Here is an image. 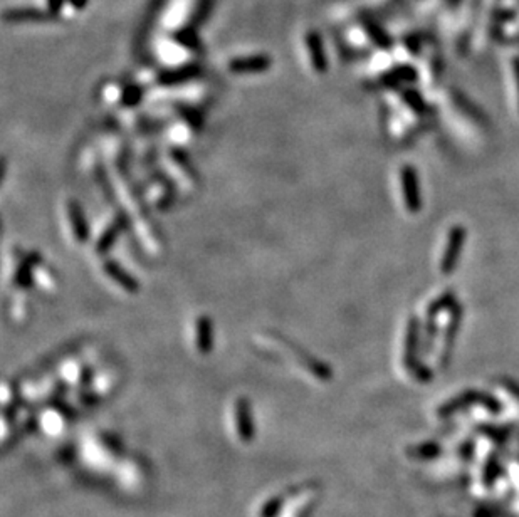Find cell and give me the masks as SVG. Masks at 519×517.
I'll list each match as a JSON object with an SVG mask.
<instances>
[{
    "mask_svg": "<svg viewBox=\"0 0 519 517\" xmlns=\"http://www.w3.org/2000/svg\"><path fill=\"white\" fill-rule=\"evenodd\" d=\"M419 336H420V323L419 319L412 317L407 326L405 335V349H403V361H405V368L410 372L412 376H415L420 381H428L432 378V372L425 368L424 363L419 361Z\"/></svg>",
    "mask_w": 519,
    "mask_h": 517,
    "instance_id": "6da1fadb",
    "label": "cell"
},
{
    "mask_svg": "<svg viewBox=\"0 0 519 517\" xmlns=\"http://www.w3.org/2000/svg\"><path fill=\"white\" fill-rule=\"evenodd\" d=\"M318 488L311 484L297 486L286 495V504L279 517H309L316 504Z\"/></svg>",
    "mask_w": 519,
    "mask_h": 517,
    "instance_id": "7a4b0ae2",
    "label": "cell"
},
{
    "mask_svg": "<svg viewBox=\"0 0 519 517\" xmlns=\"http://www.w3.org/2000/svg\"><path fill=\"white\" fill-rule=\"evenodd\" d=\"M400 186H402V197L405 202V209L410 214H417L422 209V195H420L419 175L410 165H403L400 168Z\"/></svg>",
    "mask_w": 519,
    "mask_h": 517,
    "instance_id": "3957f363",
    "label": "cell"
},
{
    "mask_svg": "<svg viewBox=\"0 0 519 517\" xmlns=\"http://www.w3.org/2000/svg\"><path fill=\"white\" fill-rule=\"evenodd\" d=\"M202 74V66L199 63H185L175 67H166L157 74V84L163 88L182 86Z\"/></svg>",
    "mask_w": 519,
    "mask_h": 517,
    "instance_id": "277c9868",
    "label": "cell"
},
{
    "mask_svg": "<svg viewBox=\"0 0 519 517\" xmlns=\"http://www.w3.org/2000/svg\"><path fill=\"white\" fill-rule=\"evenodd\" d=\"M465 235H467V232H465L463 225H454L451 232H449L447 246H445L442 259H440V272L444 276H451L457 262H459V257L464 249Z\"/></svg>",
    "mask_w": 519,
    "mask_h": 517,
    "instance_id": "5b68a950",
    "label": "cell"
},
{
    "mask_svg": "<svg viewBox=\"0 0 519 517\" xmlns=\"http://www.w3.org/2000/svg\"><path fill=\"white\" fill-rule=\"evenodd\" d=\"M234 427L237 438L242 443H249L254 440L256 430L254 422H252V410L251 401L247 398H237L234 405Z\"/></svg>",
    "mask_w": 519,
    "mask_h": 517,
    "instance_id": "8992f818",
    "label": "cell"
},
{
    "mask_svg": "<svg viewBox=\"0 0 519 517\" xmlns=\"http://www.w3.org/2000/svg\"><path fill=\"white\" fill-rule=\"evenodd\" d=\"M272 66V59L265 54L244 56V58H234L228 61L227 67L232 74H261Z\"/></svg>",
    "mask_w": 519,
    "mask_h": 517,
    "instance_id": "52a82bcc",
    "label": "cell"
},
{
    "mask_svg": "<svg viewBox=\"0 0 519 517\" xmlns=\"http://www.w3.org/2000/svg\"><path fill=\"white\" fill-rule=\"evenodd\" d=\"M304 44L306 51L309 54V61H311V66L316 72H326L328 69V56H326L325 44H323V38L320 32L316 31H308L304 35Z\"/></svg>",
    "mask_w": 519,
    "mask_h": 517,
    "instance_id": "ba28073f",
    "label": "cell"
},
{
    "mask_svg": "<svg viewBox=\"0 0 519 517\" xmlns=\"http://www.w3.org/2000/svg\"><path fill=\"white\" fill-rule=\"evenodd\" d=\"M103 271L114 284H118V286L128 292V294H134V292L140 291V283H138V279L133 278L125 267H121L120 264L114 262V260H106L103 264Z\"/></svg>",
    "mask_w": 519,
    "mask_h": 517,
    "instance_id": "9c48e42d",
    "label": "cell"
},
{
    "mask_svg": "<svg viewBox=\"0 0 519 517\" xmlns=\"http://www.w3.org/2000/svg\"><path fill=\"white\" fill-rule=\"evenodd\" d=\"M7 22L24 24V22H47V20L56 19L54 14L49 10L36 9V7H15V9L7 10L3 14Z\"/></svg>",
    "mask_w": 519,
    "mask_h": 517,
    "instance_id": "30bf717a",
    "label": "cell"
},
{
    "mask_svg": "<svg viewBox=\"0 0 519 517\" xmlns=\"http://www.w3.org/2000/svg\"><path fill=\"white\" fill-rule=\"evenodd\" d=\"M460 319H463V308H460V304H457V306H454L452 309L451 319H449L447 328H445V331H444V344H442V355H440V365L447 363L449 356H451L454 341H456L457 333H459Z\"/></svg>",
    "mask_w": 519,
    "mask_h": 517,
    "instance_id": "8fae6325",
    "label": "cell"
},
{
    "mask_svg": "<svg viewBox=\"0 0 519 517\" xmlns=\"http://www.w3.org/2000/svg\"><path fill=\"white\" fill-rule=\"evenodd\" d=\"M195 346L199 353L208 355L214 348V326L208 316H199L195 323Z\"/></svg>",
    "mask_w": 519,
    "mask_h": 517,
    "instance_id": "7c38bea8",
    "label": "cell"
},
{
    "mask_svg": "<svg viewBox=\"0 0 519 517\" xmlns=\"http://www.w3.org/2000/svg\"><path fill=\"white\" fill-rule=\"evenodd\" d=\"M68 215H69V223H71L72 235L77 242L84 244L89 237V225L86 221V215L81 205L75 200H69L68 203Z\"/></svg>",
    "mask_w": 519,
    "mask_h": 517,
    "instance_id": "4fadbf2b",
    "label": "cell"
},
{
    "mask_svg": "<svg viewBox=\"0 0 519 517\" xmlns=\"http://www.w3.org/2000/svg\"><path fill=\"white\" fill-rule=\"evenodd\" d=\"M171 38H173V40L178 44V46L187 49V51H190V52L202 51V39H200L199 32L195 31V26H192V24L190 26L178 27V29L173 32Z\"/></svg>",
    "mask_w": 519,
    "mask_h": 517,
    "instance_id": "5bb4252c",
    "label": "cell"
},
{
    "mask_svg": "<svg viewBox=\"0 0 519 517\" xmlns=\"http://www.w3.org/2000/svg\"><path fill=\"white\" fill-rule=\"evenodd\" d=\"M286 504V494H276L269 498L259 507V517H279Z\"/></svg>",
    "mask_w": 519,
    "mask_h": 517,
    "instance_id": "9a60e30c",
    "label": "cell"
},
{
    "mask_svg": "<svg viewBox=\"0 0 519 517\" xmlns=\"http://www.w3.org/2000/svg\"><path fill=\"white\" fill-rule=\"evenodd\" d=\"M215 0H197V6H195L194 12H192L190 24L192 26H202L206 24V20L210 17L212 10H214Z\"/></svg>",
    "mask_w": 519,
    "mask_h": 517,
    "instance_id": "2e32d148",
    "label": "cell"
},
{
    "mask_svg": "<svg viewBox=\"0 0 519 517\" xmlns=\"http://www.w3.org/2000/svg\"><path fill=\"white\" fill-rule=\"evenodd\" d=\"M143 100V88L138 86V84H128V86L123 88L120 96V103L125 106V108H133V106H138L141 103Z\"/></svg>",
    "mask_w": 519,
    "mask_h": 517,
    "instance_id": "e0dca14e",
    "label": "cell"
},
{
    "mask_svg": "<svg viewBox=\"0 0 519 517\" xmlns=\"http://www.w3.org/2000/svg\"><path fill=\"white\" fill-rule=\"evenodd\" d=\"M454 299H456V297H454V292L452 291H447V292H444V294H440L434 301V303H432L431 306H428V317H432V319H434V317L437 315H439V312H442L444 309H447L449 306H452Z\"/></svg>",
    "mask_w": 519,
    "mask_h": 517,
    "instance_id": "ac0fdd59",
    "label": "cell"
},
{
    "mask_svg": "<svg viewBox=\"0 0 519 517\" xmlns=\"http://www.w3.org/2000/svg\"><path fill=\"white\" fill-rule=\"evenodd\" d=\"M120 230L121 229H120V225H118V223H113V225H109L108 229L104 230V234L101 235L100 240H98L96 249H98V252H100V254H103V252H106L109 249V247L113 246L114 240H116V237H118V234H120Z\"/></svg>",
    "mask_w": 519,
    "mask_h": 517,
    "instance_id": "d6986e66",
    "label": "cell"
},
{
    "mask_svg": "<svg viewBox=\"0 0 519 517\" xmlns=\"http://www.w3.org/2000/svg\"><path fill=\"white\" fill-rule=\"evenodd\" d=\"M31 271H32L31 262H27V260L17 269V274H15V283H17L20 287L31 286V280H32V272Z\"/></svg>",
    "mask_w": 519,
    "mask_h": 517,
    "instance_id": "ffe728a7",
    "label": "cell"
},
{
    "mask_svg": "<svg viewBox=\"0 0 519 517\" xmlns=\"http://www.w3.org/2000/svg\"><path fill=\"white\" fill-rule=\"evenodd\" d=\"M66 2L68 0H47V10L57 17L59 12L64 9V6H66Z\"/></svg>",
    "mask_w": 519,
    "mask_h": 517,
    "instance_id": "44dd1931",
    "label": "cell"
},
{
    "mask_svg": "<svg viewBox=\"0 0 519 517\" xmlns=\"http://www.w3.org/2000/svg\"><path fill=\"white\" fill-rule=\"evenodd\" d=\"M69 6L75 7L76 10H83L86 6H88V0H68Z\"/></svg>",
    "mask_w": 519,
    "mask_h": 517,
    "instance_id": "7402d4cb",
    "label": "cell"
},
{
    "mask_svg": "<svg viewBox=\"0 0 519 517\" xmlns=\"http://www.w3.org/2000/svg\"><path fill=\"white\" fill-rule=\"evenodd\" d=\"M516 79H518V89H519V63L516 64Z\"/></svg>",
    "mask_w": 519,
    "mask_h": 517,
    "instance_id": "603a6c76",
    "label": "cell"
}]
</instances>
